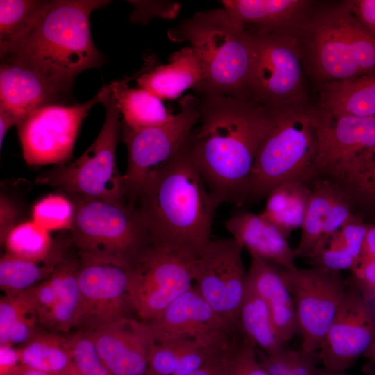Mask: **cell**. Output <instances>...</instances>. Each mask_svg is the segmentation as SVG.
Instances as JSON below:
<instances>
[{
    "label": "cell",
    "instance_id": "6da1fadb",
    "mask_svg": "<svg viewBox=\"0 0 375 375\" xmlns=\"http://www.w3.org/2000/svg\"><path fill=\"white\" fill-rule=\"evenodd\" d=\"M199 126L191 134L192 156L217 203L249 202L259 147L272 124V109L251 99L199 97Z\"/></svg>",
    "mask_w": 375,
    "mask_h": 375
},
{
    "label": "cell",
    "instance_id": "7a4b0ae2",
    "mask_svg": "<svg viewBox=\"0 0 375 375\" xmlns=\"http://www.w3.org/2000/svg\"><path fill=\"white\" fill-rule=\"evenodd\" d=\"M218 206L192 158L191 135L131 206L155 243L195 257L211 240Z\"/></svg>",
    "mask_w": 375,
    "mask_h": 375
},
{
    "label": "cell",
    "instance_id": "3957f363",
    "mask_svg": "<svg viewBox=\"0 0 375 375\" xmlns=\"http://www.w3.org/2000/svg\"><path fill=\"white\" fill-rule=\"evenodd\" d=\"M290 31L306 76L318 87L375 72V38L342 3L309 7Z\"/></svg>",
    "mask_w": 375,
    "mask_h": 375
},
{
    "label": "cell",
    "instance_id": "277c9868",
    "mask_svg": "<svg viewBox=\"0 0 375 375\" xmlns=\"http://www.w3.org/2000/svg\"><path fill=\"white\" fill-rule=\"evenodd\" d=\"M105 0H53L31 33L6 56L24 60L49 76L72 85L81 72L99 68L103 54L93 41L90 15Z\"/></svg>",
    "mask_w": 375,
    "mask_h": 375
},
{
    "label": "cell",
    "instance_id": "5b68a950",
    "mask_svg": "<svg viewBox=\"0 0 375 375\" xmlns=\"http://www.w3.org/2000/svg\"><path fill=\"white\" fill-rule=\"evenodd\" d=\"M173 42H188L201 69L194 88L199 97H249L252 45L246 28L233 20L224 8L196 12L169 29Z\"/></svg>",
    "mask_w": 375,
    "mask_h": 375
},
{
    "label": "cell",
    "instance_id": "8992f818",
    "mask_svg": "<svg viewBox=\"0 0 375 375\" xmlns=\"http://www.w3.org/2000/svg\"><path fill=\"white\" fill-rule=\"evenodd\" d=\"M272 109V124L253 165L249 201L266 198L276 187L315 178L319 150L316 107L307 101Z\"/></svg>",
    "mask_w": 375,
    "mask_h": 375
},
{
    "label": "cell",
    "instance_id": "52a82bcc",
    "mask_svg": "<svg viewBox=\"0 0 375 375\" xmlns=\"http://www.w3.org/2000/svg\"><path fill=\"white\" fill-rule=\"evenodd\" d=\"M72 197L75 216L70 233L79 257L108 260L130 269L154 243L133 207Z\"/></svg>",
    "mask_w": 375,
    "mask_h": 375
},
{
    "label": "cell",
    "instance_id": "ba28073f",
    "mask_svg": "<svg viewBox=\"0 0 375 375\" xmlns=\"http://www.w3.org/2000/svg\"><path fill=\"white\" fill-rule=\"evenodd\" d=\"M99 92L106 117L97 138L75 161L56 165L39 176L36 183L58 188L71 195L126 204L123 175L116 162L121 115L110 85L103 86Z\"/></svg>",
    "mask_w": 375,
    "mask_h": 375
},
{
    "label": "cell",
    "instance_id": "9c48e42d",
    "mask_svg": "<svg viewBox=\"0 0 375 375\" xmlns=\"http://www.w3.org/2000/svg\"><path fill=\"white\" fill-rule=\"evenodd\" d=\"M199 103L198 97H183L179 103L178 112L162 125L133 128L121 123L122 142L128 151L127 168L123 175L127 205H133L190 137L199 122Z\"/></svg>",
    "mask_w": 375,
    "mask_h": 375
},
{
    "label": "cell",
    "instance_id": "30bf717a",
    "mask_svg": "<svg viewBox=\"0 0 375 375\" xmlns=\"http://www.w3.org/2000/svg\"><path fill=\"white\" fill-rule=\"evenodd\" d=\"M245 28L252 45L250 99L268 108L307 101L306 74L294 34Z\"/></svg>",
    "mask_w": 375,
    "mask_h": 375
},
{
    "label": "cell",
    "instance_id": "8fae6325",
    "mask_svg": "<svg viewBox=\"0 0 375 375\" xmlns=\"http://www.w3.org/2000/svg\"><path fill=\"white\" fill-rule=\"evenodd\" d=\"M197 257L153 243L128 271V297L138 319L149 322L194 283Z\"/></svg>",
    "mask_w": 375,
    "mask_h": 375
},
{
    "label": "cell",
    "instance_id": "7c38bea8",
    "mask_svg": "<svg viewBox=\"0 0 375 375\" xmlns=\"http://www.w3.org/2000/svg\"><path fill=\"white\" fill-rule=\"evenodd\" d=\"M319 150L315 178L336 185L365 165L375 150V116L335 117L316 108Z\"/></svg>",
    "mask_w": 375,
    "mask_h": 375
},
{
    "label": "cell",
    "instance_id": "4fadbf2b",
    "mask_svg": "<svg viewBox=\"0 0 375 375\" xmlns=\"http://www.w3.org/2000/svg\"><path fill=\"white\" fill-rule=\"evenodd\" d=\"M100 101L98 91L83 103L51 104L28 115L17 126L26 162L35 166L65 163L72 156L82 122Z\"/></svg>",
    "mask_w": 375,
    "mask_h": 375
},
{
    "label": "cell",
    "instance_id": "5bb4252c",
    "mask_svg": "<svg viewBox=\"0 0 375 375\" xmlns=\"http://www.w3.org/2000/svg\"><path fill=\"white\" fill-rule=\"evenodd\" d=\"M304 353L317 354L324 338L343 299L347 282L340 272L312 267L285 269Z\"/></svg>",
    "mask_w": 375,
    "mask_h": 375
},
{
    "label": "cell",
    "instance_id": "9a60e30c",
    "mask_svg": "<svg viewBox=\"0 0 375 375\" xmlns=\"http://www.w3.org/2000/svg\"><path fill=\"white\" fill-rule=\"evenodd\" d=\"M243 249L232 238L211 240L197 257L194 285L213 309L236 332L246 289Z\"/></svg>",
    "mask_w": 375,
    "mask_h": 375
},
{
    "label": "cell",
    "instance_id": "2e32d148",
    "mask_svg": "<svg viewBox=\"0 0 375 375\" xmlns=\"http://www.w3.org/2000/svg\"><path fill=\"white\" fill-rule=\"evenodd\" d=\"M375 341V306L348 284L317 351L322 367L346 372Z\"/></svg>",
    "mask_w": 375,
    "mask_h": 375
},
{
    "label": "cell",
    "instance_id": "e0dca14e",
    "mask_svg": "<svg viewBox=\"0 0 375 375\" xmlns=\"http://www.w3.org/2000/svg\"><path fill=\"white\" fill-rule=\"evenodd\" d=\"M129 269L115 262L79 257L78 281L83 331L97 329L133 312L128 297Z\"/></svg>",
    "mask_w": 375,
    "mask_h": 375
},
{
    "label": "cell",
    "instance_id": "ac0fdd59",
    "mask_svg": "<svg viewBox=\"0 0 375 375\" xmlns=\"http://www.w3.org/2000/svg\"><path fill=\"white\" fill-rule=\"evenodd\" d=\"M72 87L24 60L11 56L1 57L0 108L11 113L19 123L41 107L72 104Z\"/></svg>",
    "mask_w": 375,
    "mask_h": 375
},
{
    "label": "cell",
    "instance_id": "d6986e66",
    "mask_svg": "<svg viewBox=\"0 0 375 375\" xmlns=\"http://www.w3.org/2000/svg\"><path fill=\"white\" fill-rule=\"evenodd\" d=\"M85 332L112 375H147L152 338L146 322L128 316Z\"/></svg>",
    "mask_w": 375,
    "mask_h": 375
},
{
    "label": "cell",
    "instance_id": "ffe728a7",
    "mask_svg": "<svg viewBox=\"0 0 375 375\" xmlns=\"http://www.w3.org/2000/svg\"><path fill=\"white\" fill-rule=\"evenodd\" d=\"M154 340L197 338L219 332H236L193 285L154 320L146 322Z\"/></svg>",
    "mask_w": 375,
    "mask_h": 375
},
{
    "label": "cell",
    "instance_id": "44dd1931",
    "mask_svg": "<svg viewBox=\"0 0 375 375\" xmlns=\"http://www.w3.org/2000/svg\"><path fill=\"white\" fill-rule=\"evenodd\" d=\"M233 340V333L229 332L197 338H152L147 375H188L228 346Z\"/></svg>",
    "mask_w": 375,
    "mask_h": 375
},
{
    "label": "cell",
    "instance_id": "7402d4cb",
    "mask_svg": "<svg viewBox=\"0 0 375 375\" xmlns=\"http://www.w3.org/2000/svg\"><path fill=\"white\" fill-rule=\"evenodd\" d=\"M225 227L251 257L272 262L288 270L297 267L288 238L260 214L240 210L226 220Z\"/></svg>",
    "mask_w": 375,
    "mask_h": 375
},
{
    "label": "cell",
    "instance_id": "603a6c76",
    "mask_svg": "<svg viewBox=\"0 0 375 375\" xmlns=\"http://www.w3.org/2000/svg\"><path fill=\"white\" fill-rule=\"evenodd\" d=\"M251 259L247 283L265 301L279 338L287 344L299 333V327L285 269L260 258Z\"/></svg>",
    "mask_w": 375,
    "mask_h": 375
},
{
    "label": "cell",
    "instance_id": "cb8c5ba5",
    "mask_svg": "<svg viewBox=\"0 0 375 375\" xmlns=\"http://www.w3.org/2000/svg\"><path fill=\"white\" fill-rule=\"evenodd\" d=\"M313 1L224 0L223 8L238 24L260 31L289 30L304 15Z\"/></svg>",
    "mask_w": 375,
    "mask_h": 375
},
{
    "label": "cell",
    "instance_id": "d4e9b609",
    "mask_svg": "<svg viewBox=\"0 0 375 375\" xmlns=\"http://www.w3.org/2000/svg\"><path fill=\"white\" fill-rule=\"evenodd\" d=\"M198 60L189 47L170 56L169 62L148 69L137 78L139 88L162 100H172L188 88H194L201 80Z\"/></svg>",
    "mask_w": 375,
    "mask_h": 375
},
{
    "label": "cell",
    "instance_id": "484cf974",
    "mask_svg": "<svg viewBox=\"0 0 375 375\" xmlns=\"http://www.w3.org/2000/svg\"><path fill=\"white\" fill-rule=\"evenodd\" d=\"M318 108L335 117L375 116V72L319 87Z\"/></svg>",
    "mask_w": 375,
    "mask_h": 375
},
{
    "label": "cell",
    "instance_id": "4316f807",
    "mask_svg": "<svg viewBox=\"0 0 375 375\" xmlns=\"http://www.w3.org/2000/svg\"><path fill=\"white\" fill-rule=\"evenodd\" d=\"M78 267V260L64 258L49 277L56 292V301L43 325L47 328L67 333L78 326L82 307Z\"/></svg>",
    "mask_w": 375,
    "mask_h": 375
},
{
    "label": "cell",
    "instance_id": "83f0119b",
    "mask_svg": "<svg viewBox=\"0 0 375 375\" xmlns=\"http://www.w3.org/2000/svg\"><path fill=\"white\" fill-rule=\"evenodd\" d=\"M311 194V187L306 183H283L269 193L260 214L288 238L292 231L301 228Z\"/></svg>",
    "mask_w": 375,
    "mask_h": 375
},
{
    "label": "cell",
    "instance_id": "f1b7e54d",
    "mask_svg": "<svg viewBox=\"0 0 375 375\" xmlns=\"http://www.w3.org/2000/svg\"><path fill=\"white\" fill-rule=\"evenodd\" d=\"M66 247L55 242L49 256L42 260H31L8 253L0 260V288L4 295L28 290L48 278L64 259Z\"/></svg>",
    "mask_w": 375,
    "mask_h": 375
},
{
    "label": "cell",
    "instance_id": "f546056e",
    "mask_svg": "<svg viewBox=\"0 0 375 375\" xmlns=\"http://www.w3.org/2000/svg\"><path fill=\"white\" fill-rule=\"evenodd\" d=\"M110 85L122 116V122L131 128L162 125L175 116L167 112L161 99L140 88L128 87L126 80L113 81Z\"/></svg>",
    "mask_w": 375,
    "mask_h": 375
},
{
    "label": "cell",
    "instance_id": "4dcf8cb0",
    "mask_svg": "<svg viewBox=\"0 0 375 375\" xmlns=\"http://www.w3.org/2000/svg\"><path fill=\"white\" fill-rule=\"evenodd\" d=\"M18 351L22 365L51 375H78L67 338L55 333H35Z\"/></svg>",
    "mask_w": 375,
    "mask_h": 375
},
{
    "label": "cell",
    "instance_id": "1f68e13d",
    "mask_svg": "<svg viewBox=\"0 0 375 375\" xmlns=\"http://www.w3.org/2000/svg\"><path fill=\"white\" fill-rule=\"evenodd\" d=\"M239 321L242 334L265 356L278 354L287 348L276 331L267 305L247 283Z\"/></svg>",
    "mask_w": 375,
    "mask_h": 375
},
{
    "label": "cell",
    "instance_id": "d6a6232c",
    "mask_svg": "<svg viewBox=\"0 0 375 375\" xmlns=\"http://www.w3.org/2000/svg\"><path fill=\"white\" fill-rule=\"evenodd\" d=\"M52 1H0V56L27 37L36 27Z\"/></svg>",
    "mask_w": 375,
    "mask_h": 375
},
{
    "label": "cell",
    "instance_id": "836d02e7",
    "mask_svg": "<svg viewBox=\"0 0 375 375\" xmlns=\"http://www.w3.org/2000/svg\"><path fill=\"white\" fill-rule=\"evenodd\" d=\"M310 186L312 194L301 228V238L294 249L296 258H308L322 238L335 189L334 183L323 178L314 179Z\"/></svg>",
    "mask_w": 375,
    "mask_h": 375
},
{
    "label": "cell",
    "instance_id": "e575fe53",
    "mask_svg": "<svg viewBox=\"0 0 375 375\" xmlns=\"http://www.w3.org/2000/svg\"><path fill=\"white\" fill-rule=\"evenodd\" d=\"M3 244L8 253L31 260L45 259L51 253L55 245L49 231L33 220L15 226Z\"/></svg>",
    "mask_w": 375,
    "mask_h": 375
},
{
    "label": "cell",
    "instance_id": "d590c367",
    "mask_svg": "<svg viewBox=\"0 0 375 375\" xmlns=\"http://www.w3.org/2000/svg\"><path fill=\"white\" fill-rule=\"evenodd\" d=\"M75 216L73 201L60 194H50L37 202L32 209V220L51 231H71Z\"/></svg>",
    "mask_w": 375,
    "mask_h": 375
},
{
    "label": "cell",
    "instance_id": "8d00e7d4",
    "mask_svg": "<svg viewBox=\"0 0 375 375\" xmlns=\"http://www.w3.org/2000/svg\"><path fill=\"white\" fill-rule=\"evenodd\" d=\"M259 360L269 375H317L319 369L317 354H308L301 350L295 351L286 348L278 354L265 356Z\"/></svg>",
    "mask_w": 375,
    "mask_h": 375
},
{
    "label": "cell",
    "instance_id": "74e56055",
    "mask_svg": "<svg viewBox=\"0 0 375 375\" xmlns=\"http://www.w3.org/2000/svg\"><path fill=\"white\" fill-rule=\"evenodd\" d=\"M355 209L375 213V150L362 168L340 185Z\"/></svg>",
    "mask_w": 375,
    "mask_h": 375
},
{
    "label": "cell",
    "instance_id": "f35d334b",
    "mask_svg": "<svg viewBox=\"0 0 375 375\" xmlns=\"http://www.w3.org/2000/svg\"><path fill=\"white\" fill-rule=\"evenodd\" d=\"M67 340L78 375H112L85 331H79Z\"/></svg>",
    "mask_w": 375,
    "mask_h": 375
},
{
    "label": "cell",
    "instance_id": "ab89813d",
    "mask_svg": "<svg viewBox=\"0 0 375 375\" xmlns=\"http://www.w3.org/2000/svg\"><path fill=\"white\" fill-rule=\"evenodd\" d=\"M32 288L14 295L1 297L0 344H6L9 330L19 318L29 312H36Z\"/></svg>",
    "mask_w": 375,
    "mask_h": 375
},
{
    "label": "cell",
    "instance_id": "60d3db41",
    "mask_svg": "<svg viewBox=\"0 0 375 375\" xmlns=\"http://www.w3.org/2000/svg\"><path fill=\"white\" fill-rule=\"evenodd\" d=\"M312 267L332 271H351L358 261L346 249L338 248L326 240H320L308 256Z\"/></svg>",
    "mask_w": 375,
    "mask_h": 375
},
{
    "label": "cell",
    "instance_id": "b9f144b4",
    "mask_svg": "<svg viewBox=\"0 0 375 375\" xmlns=\"http://www.w3.org/2000/svg\"><path fill=\"white\" fill-rule=\"evenodd\" d=\"M356 213L349 198L335 185L321 239L327 238L338 233Z\"/></svg>",
    "mask_w": 375,
    "mask_h": 375
},
{
    "label": "cell",
    "instance_id": "7bdbcfd3",
    "mask_svg": "<svg viewBox=\"0 0 375 375\" xmlns=\"http://www.w3.org/2000/svg\"><path fill=\"white\" fill-rule=\"evenodd\" d=\"M134 6L130 20L135 23L147 24L155 17L174 19L179 12L181 4L167 1H128Z\"/></svg>",
    "mask_w": 375,
    "mask_h": 375
},
{
    "label": "cell",
    "instance_id": "ee69618b",
    "mask_svg": "<svg viewBox=\"0 0 375 375\" xmlns=\"http://www.w3.org/2000/svg\"><path fill=\"white\" fill-rule=\"evenodd\" d=\"M232 375H269L260 362L256 347L242 334L236 350Z\"/></svg>",
    "mask_w": 375,
    "mask_h": 375
},
{
    "label": "cell",
    "instance_id": "f6af8a7d",
    "mask_svg": "<svg viewBox=\"0 0 375 375\" xmlns=\"http://www.w3.org/2000/svg\"><path fill=\"white\" fill-rule=\"evenodd\" d=\"M369 225L360 214L356 212L338 231L345 248L358 262L362 257Z\"/></svg>",
    "mask_w": 375,
    "mask_h": 375
},
{
    "label": "cell",
    "instance_id": "bcb514c9",
    "mask_svg": "<svg viewBox=\"0 0 375 375\" xmlns=\"http://www.w3.org/2000/svg\"><path fill=\"white\" fill-rule=\"evenodd\" d=\"M348 284L354 287L367 301H375V258L362 257L351 270Z\"/></svg>",
    "mask_w": 375,
    "mask_h": 375
},
{
    "label": "cell",
    "instance_id": "7dc6e473",
    "mask_svg": "<svg viewBox=\"0 0 375 375\" xmlns=\"http://www.w3.org/2000/svg\"><path fill=\"white\" fill-rule=\"evenodd\" d=\"M240 336L238 335L230 344L188 375H232L234 358Z\"/></svg>",
    "mask_w": 375,
    "mask_h": 375
},
{
    "label": "cell",
    "instance_id": "c3c4849f",
    "mask_svg": "<svg viewBox=\"0 0 375 375\" xmlns=\"http://www.w3.org/2000/svg\"><path fill=\"white\" fill-rule=\"evenodd\" d=\"M38 321L44 325L56 301V292L48 278L32 288Z\"/></svg>",
    "mask_w": 375,
    "mask_h": 375
},
{
    "label": "cell",
    "instance_id": "681fc988",
    "mask_svg": "<svg viewBox=\"0 0 375 375\" xmlns=\"http://www.w3.org/2000/svg\"><path fill=\"white\" fill-rule=\"evenodd\" d=\"M38 321L35 312L27 313L19 318L9 330L6 344L15 346L28 342L36 333L35 326Z\"/></svg>",
    "mask_w": 375,
    "mask_h": 375
},
{
    "label": "cell",
    "instance_id": "f907efd6",
    "mask_svg": "<svg viewBox=\"0 0 375 375\" xmlns=\"http://www.w3.org/2000/svg\"><path fill=\"white\" fill-rule=\"evenodd\" d=\"M344 1L360 24L375 38V0Z\"/></svg>",
    "mask_w": 375,
    "mask_h": 375
},
{
    "label": "cell",
    "instance_id": "816d5d0a",
    "mask_svg": "<svg viewBox=\"0 0 375 375\" xmlns=\"http://www.w3.org/2000/svg\"><path fill=\"white\" fill-rule=\"evenodd\" d=\"M19 210L16 204L5 194L0 196V239L3 244L10 231L17 224Z\"/></svg>",
    "mask_w": 375,
    "mask_h": 375
},
{
    "label": "cell",
    "instance_id": "f5cc1de1",
    "mask_svg": "<svg viewBox=\"0 0 375 375\" xmlns=\"http://www.w3.org/2000/svg\"><path fill=\"white\" fill-rule=\"evenodd\" d=\"M20 365L18 349L8 344H0V375H13Z\"/></svg>",
    "mask_w": 375,
    "mask_h": 375
},
{
    "label": "cell",
    "instance_id": "db71d44e",
    "mask_svg": "<svg viewBox=\"0 0 375 375\" xmlns=\"http://www.w3.org/2000/svg\"><path fill=\"white\" fill-rule=\"evenodd\" d=\"M19 122L15 117L3 108H0V148L1 149L4 138L13 126H17Z\"/></svg>",
    "mask_w": 375,
    "mask_h": 375
},
{
    "label": "cell",
    "instance_id": "11a10c76",
    "mask_svg": "<svg viewBox=\"0 0 375 375\" xmlns=\"http://www.w3.org/2000/svg\"><path fill=\"white\" fill-rule=\"evenodd\" d=\"M362 257L375 258V222L369 225Z\"/></svg>",
    "mask_w": 375,
    "mask_h": 375
},
{
    "label": "cell",
    "instance_id": "9f6ffc18",
    "mask_svg": "<svg viewBox=\"0 0 375 375\" xmlns=\"http://www.w3.org/2000/svg\"><path fill=\"white\" fill-rule=\"evenodd\" d=\"M13 375H51L33 368L20 365Z\"/></svg>",
    "mask_w": 375,
    "mask_h": 375
},
{
    "label": "cell",
    "instance_id": "6f0895ef",
    "mask_svg": "<svg viewBox=\"0 0 375 375\" xmlns=\"http://www.w3.org/2000/svg\"><path fill=\"white\" fill-rule=\"evenodd\" d=\"M363 357L367 360V363L375 367V341L365 353Z\"/></svg>",
    "mask_w": 375,
    "mask_h": 375
},
{
    "label": "cell",
    "instance_id": "680465c9",
    "mask_svg": "<svg viewBox=\"0 0 375 375\" xmlns=\"http://www.w3.org/2000/svg\"><path fill=\"white\" fill-rule=\"evenodd\" d=\"M319 375H349V374H347L346 372L329 371L322 367L319 369Z\"/></svg>",
    "mask_w": 375,
    "mask_h": 375
},
{
    "label": "cell",
    "instance_id": "91938a15",
    "mask_svg": "<svg viewBox=\"0 0 375 375\" xmlns=\"http://www.w3.org/2000/svg\"><path fill=\"white\" fill-rule=\"evenodd\" d=\"M362 375H375V367L367 363L363 367Z\"/></svg>",
    "mask_w": 375,
    "mask_h": 375
},
{
    "label": "cell",
    "instance_id": "94428289",
    "mask_svg": "<svg viewBox=\"0 0 375 375\" xmlns=\"http://www.w3.org/2000/svg\"><path fill=\"white\" fill-rule=\"evenodd\" d=\"M319 369H320V368H319ZM319 372H318V374H317V375H319Z\"/></svg>",
    "mask_w": 375,
    "mask_h": 375
}]
</instances>
